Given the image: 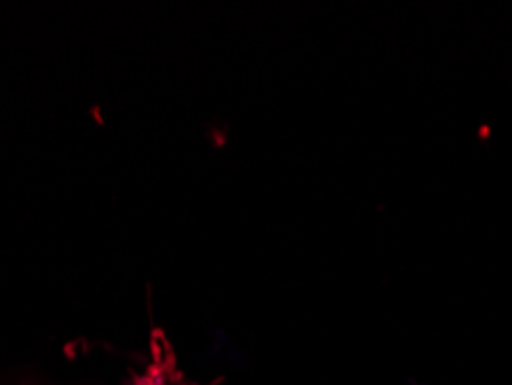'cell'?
Returning <instances> with one entry per match:
<instances>
[{"label":"cell","instance_id":"1","mask_svg":"<svg viewBox=\"0 0 512 385\" xmlns=\"http://www.w3.org/2000/svg\"><path fill=\"white\" fill-rule=\"evenodd\" d=\"M139 385H155V383L150 381V379H143V381H139Z\"/></svg>","mask_w":512,"mask_h":385}]
</instances>
